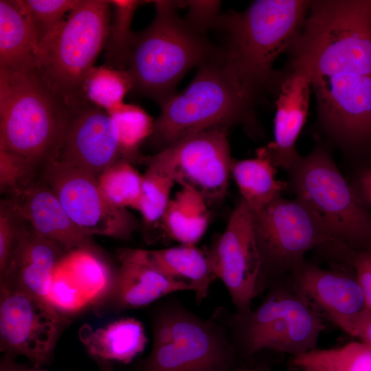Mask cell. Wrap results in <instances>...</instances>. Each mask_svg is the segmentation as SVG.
<instances>
[{
    "mask_svg": "<svg viewBox=\"0 0 371 371\" xmlns=\"http://www.w3.org/2000/svg\"><path fill=\"white\" fill-rule=\"evenodd\" d=\"M119 258L120 265L111 291L118 308H142L177 292H193L190 284L157 268L147 250L124 249Z\"/></svg>",
    "mask_w": 371,
    "mask_h": 371,
    "instance_id": "d6986e66",
    "label": "cell"
},
{
    "mask_svg": "<svg viewBox=\"0 0 371 371\" xmlns=\"http://www.w3.org/2000/svg\"><path fill=\"white\" fill-rule=\"evenodd\" d=\"M61 248L32 228H25L1 276V284L22 290L47 302L53 273L63 259Z\"/></svg>",
    "mask_w": 371,
    "mask_h": 371,
    "instance_id": "ffe728a7",
    "label": "cell"
},
{
    "mask_svg": "<svg viewBox=\"0 0 371 371\" xmlns=\"http://www.w3.org/2000/svg\"><path fill=\"white\" fill-rule=\"evenodd\" d=\"M144 1L111 0L113 8V20L109 26L105 45V60L107 66L125 70L133 32L131 30V22L137 8Z\"/></svg>",
    "mask_w": 371,
    "mask_h": 371,
    "instance_id": "f546056e",
    "label": "cell"
},
{
    "mask_svg": "<svg viewBox=\"0 0 371 371\" xmlns=\"http://www.w3.org/2000/svg\"><path fill=\"white\" fill-rule=\"evenodd\" d=\"M189 7L186 22L196 31L204 33L214 28L219 13L220 1H189L182 3Z\"/></svg>",
    "mask_w": 371,
    "mask_h": 371,
    "instance_id": "74e56055",
    "label": "cell"
},
{
    "mask_svg": "<svg viewBox=\"0 0 371 371\" xmlns=\"http://www.w3.org/2000/svg\"><path fill=\"white\" fill-rule=\"evenodd\" d=\"M228 326L238 355L245 357L267 350L300 356L316 348L324 329L322 315L287 279L269 287L255 308L229 315Z\"/></svg>",
    "mask_w": 371,
    "mask_h": 371,
    "instance_id": "9c48e42d",
    "label": "cell"
},
{
    "mask_svg": "<svg viewBox=\"0 0 371 371\" xmlns=\"http://www.w3.org/2000/svg\"><path fill=\"white\" fill-rule=\"evenodd\" d=\"M288 64L311 77L338 72L371 76V0L311 1Z\"/></svg>",
    "mask_w": 371,
    "mask_h": 371,
    "instance_id": "3957f363",
    "label": "cell"
},
{
    "mask_svg": "<svg viewBox=\"0 0 371 371\" xmlns=\"http://www.w3.org/2000/svg\"><path fill=\"white\" fill-rule=\"evenodd\" d=\"M153 2L155 18L144 30L133 34L125 70L132 90L161 106L176 93L178 82L190 69L223 59V54L178 15L176 1Z\"/></svg>",
    "mask_w": 371,
    "mask_h": 371,
    "instance_id": "7a4b0ae2",
    "label": "cell"
},
{
    "mask_svg": "<svg viewBox=\"0 0 371 371\" xmlns=\"http://www.w3.org/2000/svg\"><path fill=\"white\" fill-rule=\"evenodd\" d=\"M36 164L19 154L0 148V190L14 195L32 181Z\"/></svg>",
    "mask_w": 371,
    "mask_h": 371,
    "instance_id": "d590c367",
    "label": "cell"
},
{
    "mask_svg": "<svg viewBox=\"0 0 371 371\" xmlns=\"http://www.w3.org/2000/svg\"><path fill=\"white\" fill-rule=\"evenodd\" d=\"M87 352L93 357L130 363L142 353L148 342L140 321L125 317L81 335Z\"/></svg>",
    "mask_w": 371,
    "mask_h": 371,
    "instance_id": "cb8c5ba5",
    "label": "cell"
},
{
    "mask_svg": "<svg viewBox=\"0 0 371 371\" xmlns=\"http://www.w3.org/2000/svg\"><path fill=\"white\" fill-rule=\"evenodd\" d=\"M1 371H11V370L8 368H5L3 367V368H1Z\"/></svg>",
    "mask_w": 371,
    "mask_h": 371,
    "instance_id": "ee69618b",
    "label": "cell"
},
{
    "mask_svg": "<svg viewBox=\"0 0 371 371\" xmlns=\"http://www.w3.org/2000/svg\"><path fill=\"white\" fill-rule=\"evenodd\" d=\"M311 82L329 143L355 160L371 155V76L341 71L312 76Z\"/></svg>",
    "mask_w": 371,
    "mask_h": 371,
    "instance_id": "8fae6325",
    "label": "cell"
},
{
    "mask_svg": "<svg viewBox=\"0 0 371 371\" xmlns=\"http://www.w3.org/2000/svg\"><path fill=\"white\" fill-rule=\"evenodd\" d=\"M363 291L368 311L371 312V254L355 252L348 262Z\"/></svg>",
    "mask_w": 371,
    "mask_h": 371,
    "instance_id": "ab89813d",
    "label": "cell"
},
{
    "mask_svg": "<svg viewBox=\"0 0 371 371\" xmlns=\"http://www.w3.org/2000/svg\"><path fill=\"white\" fill-rule=\"evenodd\" d=\"M27 371H38V370H27Z\"/></svg>",
    "mask_w": 371,
    "mask_h": 371,
    "instance_id": "f6af8a7d",
    "label": "cell"
},
{
    "mask_svg": "<svg viewBox=\"0 0 371 371\" xmlns=\"http://www.w3.org/2000/svg\"><path fill=\"white\" fill-rule=\"evenodd\" d=\"M35 30L38 45L62 25L80 0H19Z\"/></svg>",
    "mask_w": 371,
    "mask_h": 371,
    "instance_id": "836d02e7",
    "label": "cell"
},
{
    "mask_svg": "<svg viewBox=\"0 0 371 371\" xmlns=\"http://www.w3.org/2000/svg\"><path fill=\"white\" fill-rule=\"evenodd\" d=\"M311 1L256 0L243 12L221 14L214 28L224 37L225 64L256 101L275 91L280 71L273 64L288 52L304 25Z\"/></svg>",
    "mask_w": 371,
    "mask_h": 371,
    "instance_id": "6da1fadb",
    "label": "cell"
},
{
    "mask_svg": "<svg viewBox=\"0 0 371 371\" xmlns=\"http://www.w3.org/2000/svg\"><path fill=\"white\" fill-rule=\"evenodd\" d=\"M74 111L36 67L0 68V148L36 164L56 158Z\"/></svg>",
    "mask_w": 371,
    "mask_h": 371,
    "instance_id": "277c9868",
    "label": "cell"
},
{
    "mask_svg": "<svg viewBox=\"0 0 371 371\" xmlns=\"http://www.w3.org/2000/svg\"><path fill=\"white\" fill-rule=\"evenodd\" d=\"M355 161L356 169L348 181L361 201L371 210V155Z\"/></svg>",
    "mask_w": 371,
    "mask_h": 371,
    "instance_id": "f35d334b",
    "label": "cell"
},
{
    "mask_svg": "<svg viewBox=\"0 0 371 371\" xmlns=\"http://www.w3.org/2000/svg\"><path fill=\"white\" fill-rule=\"evenodd\" d=\"M133 89V82L126 70L109 66L94 67L85 82L87 101L106 111L123 103L126 93Z\"/></svg>",
    "mask_w": 371,
    "mask_h": 371,
    "instance_id": "f1b7e54d",
    "label": "cell"
},
{
    "mask_svg": "<svg viewBox=\"0 0 371 371\" xmlns=\"http://www.w3.org/2000/svg\"><path fill=\"white\" fill-rule=\"evenodd\" d=\"M120 153L114 120L89 103L73 112L57 158L98 177Z\"/></svg>",
    "mask_w": 371,
    "mask_h": 371,
    "instance_id": "e0dca14e",
    "label": "cell"
},
{
    "mask_svg": "<svg viewBox=\"0 0 371 371\" xmlns=\"http://www.w3.org/2000/svg\"><path fill=\"white\" fill-rule=\"evenodd\" d=\"M207 203L199 192L182 187L170 199L161 220L166 234L180 245H196L208 226Z\"/></svg>",
    "mask_w": 371,
    "mask_h": 371,
    "instance_id": "484cf974",
    "label": "cell"
},
{
    "mask_svg": "<svg viewBox=\"0 0 371 371\" xmlns=\"http://www.w3.org/2000/svg\"><path fill=\"white\" fill-rule=\"evenodd\" d=\"M98 180L111 204L120 209L135 208L141 194L142 175L129 163L117 161L103 171Z\"/></svg>",
    "mask_w": 371,
    "mask_h": 371,
    "instance_id": "4dcf8cb0",
    "label": "cell"
},
{
    "mask_svg": "<svg viewBox=\"0 0 371 371\" xmlns=\"http://www.w3.org/2000/svg\"><path fill=\"white\" fill-rule=\"evenodd\" d=\"M291 362L302 371H371V346L359 341L340 347L315 348L293 357Z\"/></svg>",
    "mask_w": 371,
    "mask_h": 371,
    "instance_id": "4316f807",
    "label": "cell"
},
{
    "mask_svg": "<svg viewBox=\"0 0 371 371\" xmlns=\"http://www.w3.org/2000/svg\"><path fill=\"white\" fill-rule=\"evenodd\" d=\"M228 371H271L270 366L265 362H245L238 363Z\"/></svg>",
    "mask_w": 371,
    "mask_h": 371,
    "instance_id": "b9f144b4",
    "label": "cell"
},
{
    "mask_svg": "<svg viewBox=\"0 0 371 371\" xmlns=\"http://www.w3.org/2000/svg\"><path fill=\"white\" fill-rule=\"evenodd\" d=\"M175 183L168 177L148 168L142 175V190L135 210L139 212L147 223L161 220Z\"/></svg>",
    "mask_w": 371,
    "mask_h": 371,
    "instance_id": "d6a6232c",
    "label": "cell"
},
{
    "mask_svg": "<svg viewBox=\"0 0 371 371\" xmlns=\"http://www.w3.org/2000/svg\"><path fill=\"white\" fill-rule=\"evenodd\" d=\"M26 221L12 200L0 205V273L5 272L11 254L25 227Z\"/></svg>",
    "mask_w": 371,
    "mask_h": 371,
    "instance_id": "8d00e7d4",
    "label": "cell"
},
{
    "mask_svg": "<svg viewBox=\"0 0 371 371\" xmlns=\"http://www.w3.org/2000/svg\"><path fill=\"white\" fill-rule=\"evenodd\" d=\"M91 302L102 297L113 287L115 276L95 255L87 248L71 251L58 263Z\"/></svg>",
    "mask_w": 371,
    "mask_h": 371,
    "instance_id": "83f0119b",
    "label": "cell"
},
{
    "mask_svg": "<svg viewBox=\"0 0 371 371\" xmlns=\"http://www.w3.org/2000/svg\"><path fill=\"white\" fill-rule=\"evenodd\" d=\"M288 188L323 221L335 245L371 254V210L359 198L317 137L312 150L287 170Z\"/></svg>",
    "mask_w": 371,
    "mask_h": 371,
    "instance_id": "52a82bcc",
    "label": "cell"
},
{
    "mask_svg": "<svg viewBox=\"0 0 371 371\" xmlns=\"http://www.w3.org/2000/svg\"><path fill=\"white\" fill-rule=\"evenodd\" d=\"M356 338L371 346V312L367 311L359 326Z\"/></svg>",
    "mask_w": 371,
    "mask_h": 371,
    "instance_id": "60d3db41",
    "label": "cell"
},
{
    "mask_svg": "<svg viewBox=\"0 0 371 371\" xmlns=\"http://www.w3.org/2000/svg\"><path fill=\"white\" fill-rule=\"evenodd\" d=\"M147 251L161 271L191 284L196 303L201 304L207 298L212 282L217 279L208 251L185 245Z\"/></svg>",
    "mask_w": 371,
    "mask_h": 371,
    "instance_id": "603a6c76",
    "label": "cell"
},
{
    "mask_svg": "<svg viewBox=\"0 0 371 371\" xmlns=\"http://www.w3.org/2000/svg\"><path fill=\"white\" fill-rule=\"evenodd\" d=\"M218 310L201 317L172 295L161 301L152 317L153 346L144 371H228L238 353L228 317Z\"/></svg>",
    "mask_w": 371,
    "mask_h": 371,
    "instance_id": "5b68a950",
    "label": "cell"
},
{
    "mask_svg": "<svg viewBox=\"0 0 371 371\" xmlns=\"http://www.w3.org/2000/svg\"><path fill=\"white\" fill-rule=\"evenodd\" d=\"M43 179L74 224L85 234L128 238L134 224L126 209L111 204L98 177L58 158L46 162Z\"/></svg>",
    "mask_w": 371,
    "mask_h": 371,
    "instance_id": "4fadbf2b",
    "label": "cell"
},
{
    "mask_svg": "<svg viewBox=\"0 0 371 371\" xmlns=\"http://www.w3.org/2000/svg\"><path fill=\"white\" fill-rule=\"evenodd\" d=\"M106 112L115 123L123 154L134 155L153 134L155 121L140 106L123 102Z\"/></svg>",
    "mask_w": 371,
    "mask_h": 371,
    "instance_id": "1f68e13d",
    "label": "cell"
},
{
    "mask_svg": "<svg viewBox=\"0 0 371 371\" xmlns=\"http://www.w3.org/2000/svg\"><path fill=\"white\" fill-rule=\"evenodd\" d=\"M47 302L57 311L74 313L90 302L69 275L58 265L52 278Z\"/></svg>",
    "mask_w": 371,
    "mask_h": 371,
    "instance_id": "e575fe53",
    "label": "cell"
},
{
    "mask_svg": "<svg viewBox=\"0 0 371 371\" xmlns=\"http://www.w3.org/2000/svg\"><path fill=\"white\" fill-rule=\"evenodd\" d=\"M38 41L19 0H0V68L36 67Z\"/></svg>",
    "mask_w": 371,
    "mask_h": 371,
    "instance_id": "7402d4cb",
    "label": "cell"
},
{
    "mask_svg": "<svg viewBox=\"0 0 371 371\" xmlns=\"http://www.w3.org/2000/svg\"><path fill=\"white\" fill-rule=\"evenodd\" d=\"M30 228L68 251L87 248L90 236L71 221L46 183L31 181L12 199Z\"/></svg>",
    "mask_w": 371,
    "mask_h": 371,
    "instance_id": "44dd1931",
    "label": "cell"
},
{
    "mask_svg": "<svg viewBox=\"0 0 371 371\" xmlns=\"http://www.w3.org/2000/svg\"><path fill=\"white\" fill-rule=\"evenodd\" d=\"M253 218V212L241 199L225 231L208 251L216 276L226 287L236 314L249 311L262 293L261 260Z\"/></svg>",
    "mask_w": 371,
    "mask_h": 371,
    "instance_id": "5bb4252c",
    "label": "cell"
},
{
    "mask_svg": "<svg viewBox=\"0 0 371 371\" xmlns=\"http://www.w3.org/2000/svg\"><path fill=\"white\" fill-rule=\"evenodd\" d=\"M100 371H115L109 361L95 358Z\"/></svg>",
    "mask_w": 371,
    "mask_h": 371,
    "instance_id": "7bdbcfd3",
    "label": "cell"
},
{
    "mask_svg": "<svg viewBox=\"0 0 371 371\" xmlns=\"http://www.w3.org/2000/svg\"><path fill=\"white\" fill-rule=\"evenodd\" d=\"M65 319L47 302L1 284V350L28 358L35 366L49 359Z\"/></svg>",
    "mask_w": 371,
    "mask_h": 371,
    "instance_id": "9a60e30c",
    "label": "cell"
},
{
    "mask_svg": "<svg viewBox=\"0 0 371 371\" xmlns=\"http://www.w3.org/2000/svg\"><path fill=\"white\" fill-rule=\"evenodd\" d=\"M254 159L232 160L231 174L242 195L254 214L265 208L288 188V182L276 178V167L262 148Z\"/></svg>",
    "mask_w": 371,
    "mask_h": 371,
    "instance_id": "d4e9b609",
    "label": "cell"
},
{
    "mask_svg": "<svg viewBox=\"0 0 371 371\" xmlns=\"http://www.w3.org/2000/svg\"><path fill=\"white\" fill-rule=\"evenodd\" d=\"M256 102L223 59L205 63L184 90L161 106L150 139L161 150L212 128L251 124Z\"/></svg>",
    "mask_w": 371,
    "mask_h": 371,
    "instance_id": "8992f818",
    "label": "cell"
},
{
    "mask_svg": "<svg viewBox=\"0 0 371 371\" xmlns=\"http://www.w3.org/2000/svg\"><path fill=\"white\" fill-rule=\"evenodd\" d=\"M311 89L303 68L288 65L280 71L276 101L274 140L261 148L273 165L288 170L301 157L296 142L306 122Z\"/></svg>",
    "mask_w": 371,
    "mask_h": 371,
    "instance_id": "ac0fdd59",
    "label": "cell"
},
{
    "mask_svg": "<svg viewBox=\"0 0 371 371\" xmlns=\"http://www.w3.org/2000/svg\"><path fill=\"white\" fill-rule=\"evenodd\" d=\"M287 280L321 315L352 337L367 313L363 291L356 278L346 272L323 269L303 261Z\"/></svg>",
    "mask_w": 371,
    "mask_h": 371,
    "instance_id": "2e32d148",
    "label": "cell"
},
{
    "mask_svg": "<svg viewBox=\"0 0 371 371\" xmlns=\"http://www.w3.org/2000/svg\"><path fill=\"white\" fill-rule=\"evenodd\" d=\"M111 7L110 1L80 0L59 28L38 45L37 70L72 111L89 104L85 82L106 45Z\"/></svg>",
    "mask_w": 371,
    "mask_h": 371,
    "instance_id": "ba28073f",
    "label": "cell"
},
{
    "mask_svg": "<svg viewBox=\"0 0 371 371\" xmlns=\"http://www.w3.org/2000/svg\"><path fill=\"white\" fill-rule=\"evenodd\" d=\"M232 160L227 128L223 126L185 137L145 158L148 168L194 189L207 203L225 197Z\"/></svg>",
    "mask_w": 371,
    "mask_h": 371,
    "instance_id": "7c38bea8",
    "label": "cell"
},
{
    "mask_svg": "<svg viewBox=\"0 0 371 371\" xmlns=\"http://www.w3.org/2000/svg\"><path fill=\"white\" fill-rule=\"evenodd\" d=\"M253 220L261 260L262 292L286 280L305 260L308 251L335 245L321 218L295 198H276L254 214Z\"/></svg>",
    "mask_w": 371,
    "mask_h": 371,
    "instance_id": "30bf717a",
    "label": "cell"
}]
</instances>
